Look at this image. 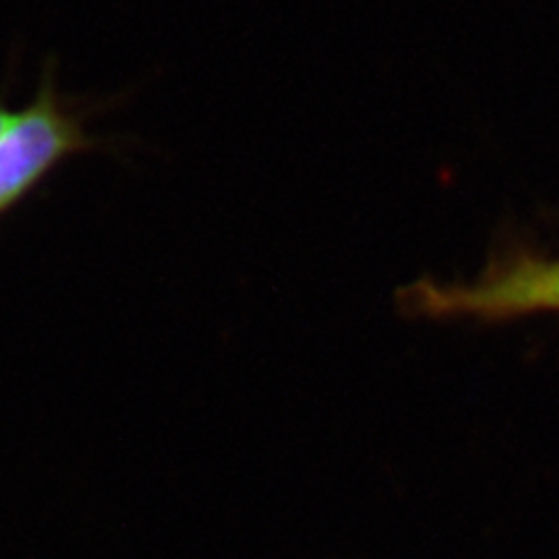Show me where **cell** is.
Returning <instances> with one entry per match:
<instances>
[{"mask_svg": "<svg viewBox=\"0 0 559 559\" xmlns=\"http://www.w3.org/2000/svg\"><path fill=\"white\" fill-rule=\"evenodd\" d=\"M399 301L406 312L423 318H452V314L503 318V314L559 306V266L515 261L511 266L489 273L474 287H441L425 280L401 289Z\"/></svg>", "mask_w": 559, "mask_h": 559, "instance_id": "cell-1", "label": "cell"}, {"mask_svg": "<svg viewBox=\"0 0 559 559\" xmlns=\"http://www.w3.org/2000/svg\"><path fill=\"white\" fill-rule=\"evenodd\" d=\"M12 112L10 108H5V105H0V164H3V133L10 124L12 119ZM10 210V201H8V194H5V185H3V170H0V215L8 213Z\"/></svg>", "mask_w": 559, "mask_h": 559, "instance_id": "cell-2", "label": "cell"}]
</instances>
